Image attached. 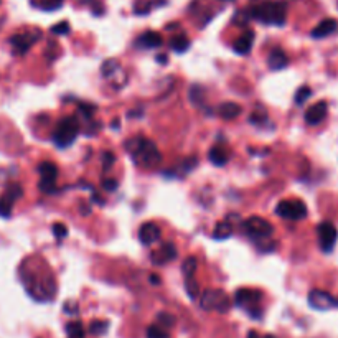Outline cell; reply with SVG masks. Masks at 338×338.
Masks as SVG:
<instances>
[{
    "label": "cell",
    "mask_w": 338,
    "mask_h": 338,
    "mask_svg": "<svg viewBox=\"0 0 338 338\" xmlns=\"http://www.w3.org/2000/svg\"><path fill=\"white\" fill-rule=\"evenodd\" d=\"M338 30V22L335 18H325V20H322V22L317 25V27L312 30L310 35H312V38H325V37H329V35L332 33H335Z\"/></svg>",
    "instance_id": "9a60e30c"
},
{
    "label": "cell",
    "mask_w": 338,
    "mask_h": 338,
    "mask_svg": "<svg viewBox=\"0 0 338 338\" xmlns=\"http://www.w3.org/2000/svg\"><path fill=\"white\" fill-rule=\"evenodd\" d=\"M117 69H119V61L117 60H107L101 66V73L104 78H112V74H114Z\"/></svg>",
    "instance_id": "4316f807"
},
{
    "label": "cell",
    "mask_w": 338,
    "mask_h": 338,
    "mask_svg": "<svg viewBox=\"0 0 338 338\" xmlns=\"http://www.w3.org/2000/svg\"><path fill=\"white\" fill-rule=\"evenodd\" d=\"M275 213H277L280 218L299 221V219L307 216V206L300 200H282V202H279L277 206H275Z\"/></svg>",
    "instance_id": "8992f818"
},
{
    "label": "cell",
    "mask_w": 338,
    "mask_h": 338,
    "mask_svg": "<svg viewBox=\"0 0 338 338\" xmlns=\"http://www.w3.org/2000/svg\"><path fill=\"white\" fill-rule=\"evenodd\" d=\"M261 299H263V292L254 289H239L234 294V304L244 309L253 319H261V314H263L259 309Z\"/></svg>",
    "instance_id": "277c9868"
},
{
    "label": "cell",
    "mask_w": 338,
    "mask_h": 338,
    "mask_svg": "<svg viewBox=\"0 0 338 338\" xmlns=\"http://www.w3.org/2000/svg\"><path fill=\"white\" fill-rule=\"evenodd\" d=\"M33 3L43 10H56L63 5V0H38V2H33Z\"/></svg>",
    "instance_id": "f1b7e54d"
},
{
    "label": "cell",
    "mask_w": 338,
    "mask_h": 338,
    "mask_svg": "<svg viewBox=\"0 0 338 338\" xmlns=\"http://www.w3.org/2000/svg\"><path fill=\"white\" fill-rule=\"evenodd\" d=\"M78 134H79L78 117L69 116V117L61 119L58 124H56V129L53 132V135H51V139H53L56 147L65 148V147H69L71 144H73L74 139L78 137Z\"/></svg>",
    "instance_id": "3957f363"
},
{
    "label": "cell",
    "mask_w": 338,
    "mask_h": 338,
    "mask_svg": "<svg viewBox=\"0 0 338 338\" xmlns=\"http://www.w3.org/2000/svg\"><path fill=\"white\" fill-rule=\"evenodd\" d=\"M40 173V190L47 195H51L55 192V183L58 178V167L53 162H42L38 165Z\"/></svg>",
    "instance_id": "ba28073f"
},
{
    "label": "cell",
    "mask_w": 338,
    "mask_h": 338,
    "mask_svg": "<svg viewBox=\"0 0 338 338\" xmlns=\"http://www.w3.org/2000/svg\"><path fill=\"white\" fill-rule=\"evenodd\" d=\"M243 229L249 238H254V239L269 238L274 231L272 224H270L269 221H266L264 218H259V216H251L249 219L243 221Z\"/></svg>",
    "instance_id": "52a82bcc"
},
{
    "label": "cell",
    "mask_w": 338,
    "mask_h": 338,
    "mask_svg": "<svg viewBox=\"0 0 338 338\" xmlns=\"http://www.w3.org/2000/svg\"><path fill=\"white\" fill-rule=\"evenodd\" d=\"M254 43V32H246L241 38L234 43V53L238 55H249Z\"/></svg>",
    "instance_id": "ffe728a7"
},
{
    "label": "cell",
    "mask_w": 338,
    "mask_h": 338,
    "mask_svg": "<svg viewBox=\"0 0 338 338\" xmlns=\"http://www.w3.org/2000/svg\"><path fill=\"white\" fill-rule=\"evenodd\" d=\"M53 234L58 239H63L68 236V228L65 226V224H61V223H55L53 224Z\"/></svg>",
    "instance_id": "e575fe53"
},
{
    "label": "cell",
    "mask_w": 338,
    "mask_h": 338,
    "mask_svg": "<svg viewBox=\"0 0 338 338\" xmlns=\"http://www.w3.org/2000/svg\"><path fill=\"white\" fill-rule=\"evenodd\" d=\"M317 234H319V243L324 253H332L338 241V229L335 228L334 223L330 221H322L317 226Z\"/></svg>",
    "instance_id": "9c48e42d"
},
{
    "label": "cell",
    "mask_w": 338,
    "mask_h": 338,
    "mask_svg": "<svg viewBox=\"0 0 338 338\" xmlns=\"http://www.w3.org/2000/svg\"><path fill=\"white\" fill-rule=\"evenodd\" d=\"M263 338H275L274 335H266V337H263Z\"/></svg>",
    "instance_id": "7bdbcfd3"
},
{
    "label": "cell",
    "mask_w": 338,
    "mask_h": 338,
    "mask_svg": "<svg viewBox=\"0 0 338 338\" xmlns=\"http://www.w3.org/2000/svg\"><path fill=\"white\" fill-rule=\"evenodd\" d=\"M69 23L68 22H60V23H56L55 27H51V33H55V35H68L69 33Z\"/></svg>",
    "instance_id": "d6a6232c"
},
{
    "label": "cell",
    "mask_w": 338,
    "mask_h": 338,
    "mask_svg": "<svg viewBox=\"0 0 338 338\" xmlns=\"http://www.w3.org/2000/svg\"><path fill=\"white\" fill-rule=\"evenodd\" d=\"M309 304L312 309L315 310H330V309H338V299L334 295H330L329 292L314 289L309 294Z\"/></svg>",
    "instance_id": "7c38bea8"
},
{
    "label": "cell",
    "mask_w": 338,
    "mask_h": 338,
    "mask_svg": "<svg viewBox=\"0 0 338 338\" xmlns=\"http://www.w3.org/2000/svg\"><path fill=\"white\" fill-rule=\"evenodd\" d=\"M107 330H109V322H106V320H94V322H91V325H89V334L94 337L106 335Z\"/></svg>",
    "instance_id": "484cf974"
},
{
    "label": "cell",
    "mask_w": 338,
    "mask_h": 338,
    "mask_svg": "<svg viewBox=\"0 0 338 338\" xmlns=\"http://www.w3.org/2000/svg\"><path fill=\"white\" fill-rule=\"evenodd\" d=\"M66 334L68 338H84V329L81 322H69L66 324Z\"/></svg>",
    "instance_id": "d4e9b609"
},
{
    "label": "cell",
    "mask_w": 338,
    "mask_h": 338,
    "mask_svg": "<svg viewBox=\"0 0 338 338\" xmlns=\"http://www.w3.org/2000/svg\"><path fill=\"white\" fill-rule=\"evenodd\" d=\"M150 7H152V3H148V2H144V0H139L135 5H134V12L137 15H142V13H148L150 12Z\"/></svg>",
    "instance_id": "d590c367"
},
{
    "label": "cell",
    "mask_w": 338,
    "mask_h": 338,
    "mask_svg": "<svg viewBox=\"0 0 338 338\" xmlns=\"http://www.w3.org/2000/svg\"><path fill=\"white\" fill-rule=\"evenodd\" d=\"M310 96H312V89L309 88V86H302V88L297 91V94H295V104L302 106Z\"/></svg>",
    "instance_id": "4dcf8cb0"
},
{
    "label": "cell",
    "mask_w": 338,
    "mask_h": 338,
    "mask_svg": "<svg viewBox=\"0 0 338 338\" xmlns=\"http://www.w3.org/2000/svg\"><path fill=\"white\" fill-rule=\"evenodd\" d=\"M117 185H119V183H117V180H114V178H104V180H102V188H104L106 192H114Z\"/></svg>",
    "instance_id": "8d00e7d4"
},
{
    "label": "cell",
    "mask_w": 338,
    "mask_h": 338,
    "mask_svg": "<svg viewBox=\"0 0 338 338\" xmlns=\"http://www.w3.org/2000/svg\"><path fill=\"white\" fill-rule=\"evenodd\" d=\"M248 338H259V335H258V332L251 330V332H249V334H248Z\"/></svg>",
    "instance_id": "b9f144b4"
},
{
    "label": "cell",
    "mask_w": 338,
    "mask_h": 338,
    "mask_svg": "<svg viewBox=\"0 0 338 338\" xmlns=\"http://www.w3.org/2000/svg\"><path fill=\"white\" fill-rule=\"evenodd\" d=\"M96 111V106L91 104H81L79 106V114L84 117V119H93V114Z\"/></svg>",
    "instance_id": "836d02e7"
},
{
    "label": "cell",
    "mask_w": 338,
    "mask_h": 338,
    "mask_svg": "<svg viewBox=\"0 0 338 338\" xmlns=\"http://www.w3.org/2000/svg\"><path fill=\"white\" fill-rule=\"evenodd\" d=\"M197 269H198V261H197V258L190 256V258H187L185 261H183L182 272H183V275H185L187 279L188 277H193L195 272H197Z\"/></svg>",
    "instance_id": "cb8c5ba5"
},
{
    "label": "cell",
    "mask_w": 338,
    "mask_h": 338,
    "mask_svg": "<svg viewBox=\"0 0 338 338\" xmlns=\"http://www.w3.org/2000/svg\"><path fill=\"white\" fill-rule=\"evenodd\" d=\"M185 287H187V294L190 295V299L192 300H197V297H198V284H197V280H193V277H188L187 279V282H185Z\"/></svg>",
    "instance_id": "1f68e13d"
},
{
    "label": "cell",
    "mask_w": 338,
    "mask_h": 338,
    "mask_svg": "<svg viewBox=\"0 0 338 338\" xmlns=\"http://www.w3.org/2000/svg\"><path fill=\"white\" fill-rule=\"evenodd\" d=\"M157 324L162 325L163 329H168V327H173V324H175V317L167 314V312H160L157 315Z\"/></svg>",
    "instance_id": "f546056e"
},
{
    "label": "cell",
    "mask_w": 338,
    "mask_h": 338,
    "mask_svg": "<svg viewBox=\"0 0 338 338\" xmlns=\"http://www.w3.org/2000/svg\"><path fill=\"white\" fill-rule=\"evenodd\" d=\"M218 114L219 117H223V119L233 121L241 114V107H239L236 102H223V104L218 107Z\"/></svg>",
    "instance_id": "44dd1931"
},
{
    "label": "cell",
    "mask_w": 338,
    "mask_h": 338,
    "mask_svg": "<svg viewBox=\"0 0 338 338\" xmlns=\"http://www.w3.org/2000/svg\"><path fill=\"white\" fill-rule=\"evenodd\" d=\"M150 282L155 285V284H160V277L158 275H150Z\"/></svg>",
    "instance_id": "ab89813d"
},
{
    "label": "cell",
    "mask_w": 338,
    "mask_h": 338,
    "mask_svg": "<svg viewBox=\"0 0 338 338\" xmlns=\"http://www.w3.org/2000/svg\"><path fill=\"white\" fill-rule=\"evenodd\" d=\"M126 148L135 160L144 163L145 167H155L162 162L160 150L157 148V145L152 140H147L140 135L132 137V139L127 140Z\"/></svg>",
    "instance_id": "6da1fadb"
},
{
    "label": "cell",
    "mask_w": 338,
    "mask_h": 338,
    "mask_svg": "<svg viewBox=\"0 0 338 338\" xmlns=\"http://www.w3.org/2000/svg\"><path fill=\"white\" fill-rule=\"evenodd\" d=\"M200 305L203 310H216L219 314H226L231 307L228 295L219 289H209L204 290L202 299H200Z\"/></svg>",
    "instance_id": "5b68a950"
},
{
    "label": "cell",
    "mask_w": 338,
    "mask_h": 338,
    "mask_svg": "<svg viewBox=\"0 0 338 338\" xmlns=\"http://www.w3.org/2000/svg\"><path fill=\"white\" fill-rule=\"evenodd\" d=\"M327 112H329V106H327L325 101L315 102L314 106L307 109V112H305V122H307V124H310V126L320 124V122L327 117Z\"/></svg>",
    "instance_id": "4fadbf2b"
},
{
    "label": "cell",
    "mask_w": 338,
    "mask_h": 338,
    "mask_svg": "<svg viewBox=\"0 0 338 338\" xmlns=\"http://www.w3.org/2000/svg\"><path fill=\"white\" fill-rule=\"evenodd\" d=\"M268 65H269L270 69H275V71L284 69L285 66L289 65V58H287V55H285L282 50L275 48V50L270 51V55L268 58Z\"/></svg>",
    "instance_id": "ac0fdd59"
},
{
    "label": "cell",
    "mask_w": 338,
    "mask_h": 338,
    "mask_svg": "<svg viewBox=\"0 0 338 338\" xmlns=\"http://www.w3.org/2000/svg\"><path fill=\"white\" fill-rule=\"evenodd\" d=\"M170 47L175 53H185V51L190 48V40H188L185 35H177L170 40Z\"/></svg>",
    "instance_id": "603a6c76"
},
{
    "label": "cell",
    "mask_w": 338,
    "mask_h": 338,
    "mask_svg": "<svg viewBox=\"0 0 338 338\" xmlns=\"http://www.w3.org/2000/svg\"><path fill=\"white\" fill-rule=\"evenodd\" d=\"M175 258H177V248L170 243L163 244L162 248L152 256V259L155 264H167L168 261H173Z\"/></svg>",
    "instance_id": "2e32d148"
},
{
    "label": "cell",
    "mask_w": 338,
    "mask_h": 338,
    "mask_svg": "<svg viewBox=\"0 0 338 338\" xmlns=\"http://www.w3.org/2000/svg\"><path fill=\"white\" fill-rule=\"evenodd\" d=\"M102 160H104V170H109L111 165L114 163V155H112L111 152H106L104 153V158H102Z\"/></svg>",
    "instance_id": "f35d334b"
},
{
    "label": "cell",
    "mask_w": 338,
    "mask_h": 338,
    "mask_svg": "<svg viewBox=\"0 0 338 338\" xmlns=\"http://www.w3.org/2000/svg\"><path fill=\"white\" fill-rule=\"evenodd\" d=\"M162 43H163L162 35L157 32H152V30L142 33L139 40H137V47H144V48H158L162 47Z\"/></svg>",
    "instance_id": "e0dca14e"
},
{
    "label": "cell",
    "mask_w": 338,
    "mask_h": 338,
    "mask_svg": "<svg viewBox=\"0 0 338 338\" xmlns=\"http://www.w3.org/2000/svg\"><path fill=\"white\" fill-rule=\"evenodd\" d=\"M157 60L160 61V65H165V63H167V56H165V55H158V56H157Z\"/></svg>",
    "instance_id": "60d3db41"
},
{
    "label": "cell",
    "mask_w": 338,
    "mask_h": 338,
    "mask_svg": "<svg viewBox=\"0 0 338 338\" xmlns=\"http://www.w3.org/2000/svg\"><path fill=\"white\" fill-rule=\"evenodd\" d=\"M208 158H209V162H211L213 165L221 167V165H224V163L229 160V152L224 147H221V145H214V147L209 148Z\"/></svg>",
    "instance_id": "d6986e66"
},
{
    "label": "cell",
    "mask_w": 338,
    "mask_h": 338,
    "mask_svg": "<svg viewBox=\"0 0 338 338\" xmlns=\"http://www.w3.org/2000/svg\"><path fill=\"white\" fill-rule=\"evenodd\" d=\"M63 310L66 312V314L68 315H76L79 312V309H78V304H76V302H68V304H65V307H63Z\"/></svg>",
    "instance_id": "74e56055"
},
{
    "label": "cell",
    "mask_w": 338,
    "mask_h": 338,
    "mask_svg": "<svg viewBox=\"0 0 338 338\" xmlns=\"http://www.w3.org/2000/svg\"><path fill=\"white\" fill-rule=\"evenodd\" d=\"M251 17L266 25H284L287 7L284 2H264L251 8Z\"/></svg>",
    "instance_id": "7a4b0ae2"
},
{
    "label": "cell",
    "mask_w": 338,
    "mask_h": 338,
    "mask_svg": "<svg viewBox=\"0 0 338 338\" xmlns=\"http://www.w3.org/2000/svg\"><path fill=\"white\" fill-rule=\"evenodd\" d=\"M40 35H42L40 33V30H30V32L13 35V37L10 38V43H12L13 51L17 55H25L35 43L38 42Z\"/></svg>",
    "instance_id": "30bf717a"
},
{
    "label": "cell",
    "mask_w": 338,
    "mask_h": 338,
    "mask_svg": "<svg viewBox=\"0 0 338 338\" xmlns=\"http://www.w3.org/2000/svg\"><path fill=\"white\" fill-rule=\"evenodd\" d=\"M233 234V226L229 221H219L216 226H214L213 231V238L214 239H226Z\"/></svg>",
    "instance_id": "7402d4cb"
},
{
    "label": "cell",
    "mask_w": 338,
    "mask_h": 338,
    "mask_svg": "<svg viewBox=\"0 0 338 338\" xmlns=\"http://www.w3.org/2000/svg\"><path fill=\"white\" fill-rule=\"evenodd\" d=\"M23 190L22 187L18 185V183H12L5 193L0 197V216L2 218H10V214H12V208H13V203L17 202L18 198H22Z\"/></svg>",
    "instance_id": "8fae6325"
},
{
    "label": "cell",
    "mask_w": 338,
    "mask_h": 338,
    "mask_svg": "<svg viewBox=\"0 0 338 338\" xmlns=\"http://www.w3.org/2000/svg\"><path fill=\"white\" fill-rule=\"evenodd\" d=\"M158 238H160V228L157 226L155 223L148 221L145 224H142L140 229H139V239L140 243L144 246H150L155 241H158Z\"/></svg>",
    "instance_id": "5bb4252c"
},
{
    "label": "cell",
    "mask_w": 338,
    "mask_h": 338,
    "mask_svg": "<svg viewBox=\"0 0 338 338\" xmlns=\"http://www.w3.org/2000/svg\"><path fill=\"white\" fill-rule=\"evenodd\" d=\"M147 338H168V332L163 329L162 325H150L147 329V334H145Z\"/></svg>",
    "instance_id": "83f0119b"
}]
</instances>
